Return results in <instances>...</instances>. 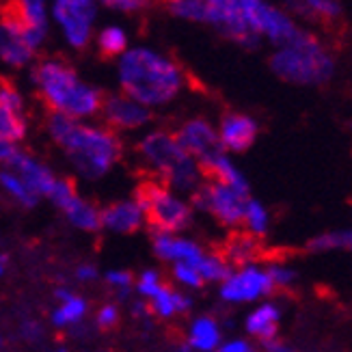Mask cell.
Returning <instances> with one entry per match:
<instances>
[{"instance_id": "1", "label": "cell", "mask_w": 352, "mask_h": 352, "mask_svg": "<svg viewBox=\"0 0 352 352\" xmlns=\"http://www.w3.org/2000/svg\"><path fill=\"white\" fill-rule=\"evenodd\" d=\"M117 78L121 94L149 111L171 104L186 82L177 60L149 45H134L117 58Z\"/></svg>"}, {"instance_id": "2", "label": "cell", "mask_w": 352, "mask_h": 352, "mask_svg": "<svg viewBox=\"0 0 352 352\" xmlns=\"http://www.w3.org/2000/svg\"><path fill=\"white\" fill-rule=\"evenodd\" d=\"M50 139L65 151L85 177L98 179L121 158V141L109 128L89 126L78 119L50 113L45 121Z\"/></svg>"}, {"instance_id": "3", "label": "cell", "mask_w": 352, "mask_h": 352, "mask_svg": "<svg viewBox=\"0 0 352 352\" xmlns=\"http://www.w3.org/2000/svg\"><path fill=\"white\" fill-rule=\"evenodd\" d=\"M33 82L50 113L82 121L98 115L102 109V91L85 82L78 72L63 58L54 56L39 60L33 69Z\"/></svg>"}, {"instance_id": "4", "label": "cell", "mask_w": 352, "mask_h": 352, "mask_svg": "<svg viewBox=\"0 0 352 352\" xmlns=\"http://www.w3.org/2000/svg\"><path fill=\"white\" fill-rule=\"evenodd\" d=\"M270 69L283 82L296 87H324L338 72V58L331 45L307 28L270 54Z\"/></svg>"}, {"instance_id": "5", "label": "cell", "mask_w": 352, "mask_h": 352, "mask_svg": "<svg viewBox=\"0 0 352 352\" xmlns=\"http://www.w3.org/2000/svg\"><path fill=\"white\" fill-rule=\"evenodd\" d=\"M139 151L154 169L171 184L177 190H197L199 179H201V169L192 156H188L184 147L177 143L173 132L166 130H154L145 134Z\"/></svg>"}, {"instance_id": "6", "label": "cell", "mask_w": 352, "mask_h": 352, "mask_svg": "<svg viewBox=\"0 0 352 352\" xmlns=\"http://www.w3.org/2000/svg\"><path fill=\"white\" fill-rule=\"evenodd\" d=\"M268 0H210L208 24L242 48H257L262 39L257 35L259 15Z\"/></svg>"}, {"instance_id": "7", "label": "cell", "mask_w": 352, "mask_h": 352, "mask_svg": "<svg viewBox=\"0 0 352 352\" xmlns=\"http://www.w3.org/2000/svg\"><path fill=\"white\" fill-rule=\"evenodd\" d=\"M136 206L141 208L147 225L156 234H173L182 232L190 225L192 210L186 201H182L171 190H166L160 184L145 182L136 190Z\"/></svg>"}, {"instance_id": "8", "label": "cell", "mask_w": 352, "mask_h": 352, "mask_svg": "<svg viewBox=\"0 0 352 352\" xmlns=\"http://www.w3.org/2000/svg\"><path fill=\"white\" fill-rule=\"evenodd\" d=\"M50 15L69 48L85 50L94 39L98 20L96 0H52Z\"/></svg>"}, {"instance_id": "9", "label": "cell", "mask_w": 352, "mask_h": 352, "mask_svg": "<svg viewBox=\"0 0 352 352\" xmlns=\"http://www.w3.org/2000/svg\"><path fill=\"white\" fill-rule=\"evenodd\" d=\"M251 199V192H242L221 182H206L192 192V208L210 212L225 227L242 225L244 206Z\"/></svg>"}, {"instance_id": "10", "label": "cell", "mask_w": 352, "mask_h": 352, "mask_svg": "<svg viewBox=\"0 0 352 352\" xmlns=\"http://www.w3.org/2000/svg\"><path fill=\"white\" fill-rule=\"evenodd\" d=\"M41 45L43 41L30 33L28 26L9 7H5L0 15V60L15 69L26 67L33 63Z\"/></svg>"}, {"instance_id": "11", "label": "cell", "mask_w": 352, "mask_h": 352, "mask_svg": "<svg viewBox=\"0 0 352 352\" xmlns=\"http://www.w3.org/2000/svg\"><path fill=\"white\" fill-rule=\"evenodd\" d=\"M272 292L274 285L268 268H262L259 264L240 266L238 270H232V274L221 283V298L227 302H255L270 296Z\"/></svg>"}, {"instance_id": "12", "label": "cell", "mask_w": 352, "mask_h": 352, "mask_svg": "<svg viewBox=\"0 0 352 352\" xmlns=\"http://www.w3.org/2000/svg\"><path fill=\"white\" fill-rule=\"evenodd\" d=\"M175 139L184 147V151L197 160L199 169H204L208 162H212L219 154H223L217 128L204 117L184 121L182 128L175 132Z\"/></svg>"}, {"instance_id": "13", "label": "cell", "mask_w": 352, "mask_h": 352, "mask_svg": "<svg viewBox=\"0 0 352 352\" xmlns=\"http://www.w3.org/2000/svg\"><path fill=\"white\" fill-rule=\"evenodd\" d=\"M100 113L104 115L106 124L115 130H136V128L147 126L151 121V111L147 106L128 98L126 94L106 96Z\"/></svg>"}, {"instance_id": "14", "label": "cell", "mask_w": 352, "mask_h": 352, "mask_svg": "<svg viewBox=\"0 0 352 352\" xmlns=\"http://www.w3.org/2000/svg\"><path fill=\"white\" fill-rule=\"evenodd\" d=\"M217 134H219V143H221L223 151L240 154V151H247L255 143L257 134H259V126L251 115L232 111L221 117Z\"/></svg>"}, {"instance_id": "15", "label": "cell", "mask_w": 352, "mask_h": 352, "mask_svg": "<svg viewBox=\"0 0 352 352\" xmlns=\"http://www.w3.org/2000/svg\"><path fill=\"white\" fill-rule=\"evenodd\" d=\"M300 28H302L300 22H296L281 5L266 3L262 9V15H259L257 35L262 41H268L270 45L277 48V45L287 43Z\"/></svg>"}, {"instance_id": "16", "label": "cell", "mask_w": 352, "mask_h": 352, "mask_svg": "<svg viewBox=\"0 0 352 352\" xmlns=\"http://www.w3.org/2000/svg\"><path fill=\"white\" fill-rule=\"evenodd\" d=\"M7 166H9V171L18 175L28 186V190L37 197H48L54 186V182H56L54 173L48 169V166L39 162L37 158L24 154L20 149L15 151L13 158L7 162Z\"/></svg>"}, {"instance_id": "17", "label": "cell", "mask_w": 352, "mask_h": 352, "mask_svg": "<svg viewBox=\"0 0 352 352\" xmlns=\"http://www.w3.org/2000/svg\"><path fill=\"white\" fill-rule=\"evenodd\" d=\"M281 7L296 22L338 24L344 18V0H281Z\"/></svg>"}, {"instance_id": "18", "label": "cell", "mask_w": 352, "mask_h": 352, "mask_svg": "<svg viewBox=\"0 0 352 352\" xmlns=\"http://www.w3.org/2000/svg\"><path fill=\"white\" fill-rule=\"evenodd\" d=\"M154 253L171 264H188V266H199L204 262V249L197 242L177 238L173 234H156L154 238Z\"/></svg>"}, {"instance_id": "19", "label": "cell", "mask_w": 352, "mask_h": 352, "mask_svg": "<svg viewBox=\"0 0 352 352\" xmlns=\"http://www.w3.org/2000/svg\"><path fill=\"white\" fill-rule=\"evenodd\" d=\"M145 223V217L136 201H117L100 210V225L115 234H132Z\"/></svg>"}, {"instance_id": "20", "label": "cell", "mask_w": 352, "mask_h": 352, "mask_svg": "<svg viewBox=\"0 0 352 352\" xmlns=\"http://www.w3.org/2000/svg\"><path fill=\"white\" fill-rule=\"evenodd\" d=\"M41 41L48 39L50 30V5L48 0H9L7 5Z\"/></svg>"}, {"instance_id": "21", "label": "cell", "mask_w": 352, "mask_h": 352, "mask_svg": "<svg viewBox=\"0 0 352 352\" xmlns=\"http://www.w3.org/2000/svg\"><path fill=\"white\" fill-rule=\"evenodd\" d=\"M279 320H281V307L277 302L266 300V302H259L257 307L247 316L244 329H247V333L253 335L255 340L266 342V340L277 338Z\"/></svg>"}, {"instance_id": "22", "label": "cell", "mask_w": 352, "mask_h": 352, "mask_svg": "<svg viewBox=\"0 0 352 352\" xmlns=\"http://www.w3.org/2000/svg\"><path fill=\"white\" fill-rule=\"evenodd\" d=\"M192 350L197 352H217L221 342V327L212 316H199L192 320L188 331V342Z\"/></svg>"}, {"instance_id": "23", "label": "cell", "mask_w": 352, "mask_h": 352, "mask_svg": "<svg viewBox=\"0 0 352 352\" xmlns=\"http://www.w3.org/2000/svg\"><path fill=\"white\" fill-rule=\"evenodd\" d=\"M147 302H149V311L156 314L158 318H171L175 314H186L192 305L188 296H184L166 285H160L156 292L147 298Z\"/></svg>"}, {"instance_id": "24", "label": "cell", "mask_w": 352, "mask_h": 352, "mask_svg": "<svg viewBox=\"0 0 352 352\" xmlns=\"http://www.w3.org/2000/svg\"><path fill=\"white\" fill-rule=\"evenodd\" d=\"M96 45L102 56L106 58H119L128 48H130V37L128 30L119 24H109L102 26L96 33Z\"/></svg>"}, {"instance_id": "25", "label": "cell", "mask_w": 352, "mask_h": 352, "mask_svg": "<svg viewBox=\"0 0 352 352\" xmlns=\"http://www.w3.org/2000/svg\"><path fill=\"white\" fill-rule=\"evenodd\" d=\"M259 255V240L249 236V234H236L229 238V242L225 244V259L227 264L232 266H247V264H255V257Z\"/></svg>"}, {"instance_id": "26", "label": "cell", "mask_w": 352, "mask_h": 352, "mask_svg": "<svg viewBox=\"0 0 352 352\" xmlns=\"http://www.w3.org/2000/svg\"><path fill=\"white\" fill-rule=\"evenodd\" d=\"M67 221L74 225L82 229V232H98V229L102 227L100 225V210L94 206L85 201V199H80V195L72 199V201L63 208Z\"/></svg>"}, {"instance_id": "27", "label": "cell", "mask_w": 352, "mask_h": 352, "mask_svg": "<svg viewBox=\"0 0 352 352\" xmlns=\"http://www.w3.org/2000/svg\"><path fill=\"white\" fill-rule=\"evenodd\" d=\"M242 225L247 229V234L253 238L266 236L268 227H270V214H268L266 206L262 201H257V199H249L247 206H244Z\"/></svg>"}, {"instance_id": "28", "label": "cell", "mask_w": 352, "mask_h": 352, "mask_svg": "<svg viewBox=\"0 0 352 352\" xmlns=\"http://www.w3.org/2000/svg\"><path fill=\"white\" fill-rule=\"evenodd\" d=\"M85 314H87V300L74 294L69 300L60 302L58 309L52 311V324L56 329H72L82 322Z\"/></svg>"}, {"instance_id": "29", "label": "cell", "mask_w": 352, "mask_h": 352, "mask_svg": "<svg viewBox=\"0 0 352 352\" xmlns=\"http://www.w3.org/2000/svg\"><path fill=\"white\" fill-rule=\"evenodd\" d=\"M0 186H3L15 199V201L22 204L24 208H35L37 201H39V197L30 192L26 184L18 175H15L13 171H9V169L7 171H0Z\"/></svg>"}, {"instance_id": "30", "label": "cell", "mask_w": 352, "mask_h": 352, "mask_svg": "<svg viewBox=\"0 0 352 352\" xmlns=\"http://www.w3.org/2000/svg\"><path fill=\"white\" fill-rule=\"evenodd\" d=\"M26 136V117L11 113L7 106L0 104V139L18 143Z\"/></svg>"}, {"instance_id": "31", "label": "cell", "mask_w": 352, "mask_h": 352, "mask_svg": "<svg viewBox=\"0 0 352 352\" xmlns=\"http://www.w3.org/2000/svg\"><path fill=\"white\" fill-rule=\"evenodd\" d=\"M169 11L177 20L208 24V3H204V0H179V3L169 7Z\"/></svg>"}, {"instance_id": "32", "label": "cell", "mask_w": 352, "mask_h": 352, "mask_svg": "<svg viewBox=\"0 0 352 352\" xmlns=\"http://www.w3.org/2000/svg\"><path fill=\"white\" fill-rule=\"evenodd\" d=\"M199 274H201L204 283H223L229 274H232V266L227 264V259L223 255H206L204 262L197 266Z\"/></svg>"}, {"instance_id": "33", "label": "cell", "mask_w": 352, "mask_h": 352, "mask_svg": "<svg viewBox=\"0 0 352 352\" xmlns=\"http://www.w3.org/2000/svg\"><path fill=\"white\" fill-rule=\"evenodd\" d=\"M0 104L7 106L11 113L24 117V98L20 91L5 78H0Z\"/></svg>"}, {"instance_id": "34", "label": "cell", "mask_w": 352, "mask_h": 352, "mask_svg": "<svg viewBox=\"0 0 352 352\" xmlns=\"http://www.w3.org/2000/svg\"><path fill=\"white\" fill-rule=\"evenodd\" d=\"M48 197L52 199V204H54L56 208L63 210V208L72 201V199L78 197V192H76L74 184H72L69 179H56Z\"/></svg>"}, {"instance_id": "35", "label": "cell", "mask_w": 352, "mask_h": 352, "mask_svg": "<svg viewBox=\"0 0 352 352\" xmlns=\"http://www.w3.org/2000/svg\"><path fill=\"white\" fill-rule=\"evenodd\" d=\"M106 281H109V285H113L117 289L119 298H128L130 289L134 285V277L128 270H109V272H106Z\"/></svg>"}, {"instance_id": "36", "label": "cell", "mask_w": 352, "mask_h": 352, "mask_svg": "<svg viewBox=\"0 0 352 352\" xmlns=\"http://www.w3.org/2000/svg\"><path fill=\"white\" fill-rule=\"evenodd\" d=\"M268 274L272 279L274 289H283V287H292L296 283V272L289 266H281V264H272L268 266Z\"/></svg>"}, {"instance_id": "37", "label": "cell", "mask_w": 352, "mask_h": 352, "mask_svg": "<svg viewBox=\"0 0 352 352\" xmlns=\"http://www.w3.org/2000/svg\"><path fill=\"white\" fill-rule=\"evenodd\" d=\"M151 0H98V5L121 13H141L149 7Z\"/></svg>"}, {"instance_id": "38", "label": "cell", "mask_w": 352, "mask_h": 352, "mask_svg": "<svg viewBox=\"0 0 352 352\" xmlns=\"http://www.w3.org/2000/svg\"><path fill=\"white\" fill-rule=\"evenodd\" d=\"M173 277L188 287H201L204 285V279H201V274H199V270L195 266H188V264H175Z\"/></svg>"}, {"instance_id": "39", "label": "cell", "mask_w": 352, "mask_h": 352, "mask_svg": "<svg viewBox=\"0 0 352 352\" xmlns=\"http://www.w3.org/2000/svg\"><path fill=\"white\" fill-rule=\"evenodd\" d=\"M160 285H162L160 283V274L156 270H145V272H141L139 283H136V289H139V294L143 298H149Z\"/></svg>"}, {"instance_id": "40", "label": "cell", "mask_w": 352, "mask_h": 352, "mask_svg": "<svg viewBox=\"0 0 352 352\" xmlns=\"http://www.w3.org/2000/svg\"><path fill=\"white\" fill-rule=\"evenodd\" d=\"M96 322H98V327L104 329V331L113 329V327L119 322V309H117V305H111V302H109V305H104V307H100Z\"/></svg>"}, {"instance_id": "41", "label": "cell", "mask_w": 352, "mask_h": 352, "mask_svg": "<svg viewBox=\"0 0 352 352\" xmlns=\"http://www.w3.org/2000/svg\"><path fill=\"white\" fill-rule=\"evenodd\" d=\"M217 352H255V348L247 340H229L217 348Z\"/></svg>"}, {"instance_id": "42", "label": "cell", "mask_w": 352, "mask_h": 352, "mask_svg": "<svg viewBox=\"0 0 352 352\" xmlns=\"http://www.w3.org/2000/svg\"><path fill=\"white\" fill-rule=\"evenodd\" d=\"M333 234H335V247L352 251V225L348 229H340V232H333Z\"/></svg>"}, {"instance_id": "43", "label": "cell", "mask_w": 352, "mask_h": 352, "mask_svg": "<svg viewBox=\"0 0 352 352\" xmlns=\"http://www.w3.org/2000/svg\"><path fill=\"white\" fill-rule=\"evenodd\" d=\"M98 277H100L98 268L91 266V264H82V266L76 268V279L78 281H96Z\"/></svg>"}, {"instance_id": "44", "label": "cell", "mask_w": 352, "mask_h": 352, "mask_svg": "<svg viewBox=\"0 0 352 352\" xmlns=\"http://www.w3.org/2000/svg\"><path fill=\"white\" fill-rule=\"evenodd\" d=\"M262 348H264L266 352H292V348H289L285 342H281L279 338H272V340L262 342Z\"/></svg>"}, {"instance_id": "45", "label": "cell", "mask_w": 352, "mask_h": 352, "mask_svg": "<svg viewBox=\"0 0 352 352\" xmlns=\"http://www.w3.org/2000/svg\"><path fill=\"white\" fill-rule=\"evenodd\" d=\"M15 145L13 143H9V141H5V139H0V164H7L11 158H13V154H15Z\"/></svg>"}, {"instance_id": "46", "label": "cell", "mask_w": 352, "mask_h": 352, "mask_svg": "<svg viewBox=\"0 0 352 352\" xmlns=\"http://www.w3.org/2000/svg\"><path fill=\"white\" fill-rule=\"evenodd\" d=\"M22 335H24L26 340H37L39 335H41V329L35 322H24L22 324Z\"/></svg>"}, {"instance_id": "47", "label": "cell", "mask_w": 352, "mask_h": 352, "mask_svg": "<svg viewBox=\"0 0 352 352\" xmlns=\"http://www.w3.org/2000/svg\"><path fill=\"white\" fill-rule=\"evenodd\" d=\"M54 296H56L60 302H65V300H69V298L74 296V292H72L69 287H56V289H54Z\"/></svg>"}, {"instance_id": "48", "label": "cell", "mask_w": 352, "mask_h": 352, "mask_svg": "<svg viewBox=\"0 0 352 352\" xmlns=\"http://www.w3.org/2000/svg\"><path fill=\"white\" fill-rule=\"evenodd\" d=\"M5 270H7V255H0V277L5 274Z\"/></svg>"}, {"instance_id": "49", "label": "cell", "mask_w": 352, "mask_h": 352, "mask_svg": "<svg viewBox=\"0 0 352 352\" xmlns=\"http://www.w3.org/2000/svg\"><path fill=\"white\" fill-rule=\"evenodd\" d=\"M190 350H192V348H190L188 344H182V346L177 348V352H190Z\"/></svg>"}, {"instance_id": "50", "label": "cell", "mask_w": 352, "mask_h": 352, "mask_svg": "<svg viewBox=\"0 0 352 352\" xmlns=\"http://www.w3.org/2000/svg\"><path fill=\"white\" fill-rule=\"evenodd\" d=\"M160 3H164V5H169V7H171V5L179 3V0H160Z\"/></svg>"}, {"instance_id": "51", "label": "cell", "mask_w": 352, "mask_h": 352, "mask_svg": "<svg viewBox=\"0 0 352 352\" xmlns=\"http://www.w3.org/2000/svg\"><path fill=\"white\" fill-rule=\"evenodd\" d=\"M56 352H67V350H65V348H58Z\"/></svg>"}, {"instance_id": "52", "label": "cell", "mask_w": 352, "mask_h": 352, "mask_svg": "<svg viewBox=\"0 0 352 352\" xmlns=\"http://www.w3.org/2000/svg\"><path fill=\"white\" fill-rule=\"evenodd\" d=\"M0 348H3V335H0Z\"/></svg>"}, {"instance_id": "53", "label": "cell", "mask_w": 352, "mask_h": 352, "mask_svg": "<svg viewBox=\"0 0 352 352\" xmlns=\"http://www.w3.org/2000/svg\"><path fill=\"white\" fill-rule=\"evenodd\" d=\"M204 3H210V0H204Z\"/></svg>"}]
</instances>
